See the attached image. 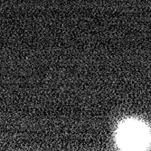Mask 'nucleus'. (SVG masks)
Returning <instances> with one entry per match:
<instances>
[{
	"label": "nucleus",
	"instance_id": "1",
	"mask_svg": "<svg viewBox=\"0 0 151 151\" xmlns=\"http://www.w3.org/2000/svg\"><path fill=\"white\" fill-rule=\"evenodd\" d=\"M117 143L125 150H143L151 143V132L142 121L127 119L120 123L117 130Z\"/></svg>",
	"mask_w": 151,
	"mask_h": 151
}]
</instances>
